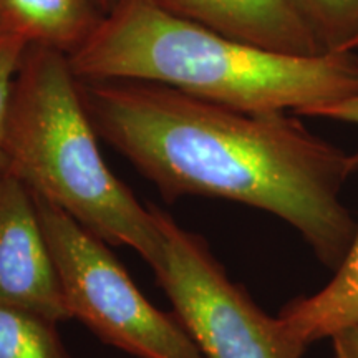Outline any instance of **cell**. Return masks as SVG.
I'll use <instances>...</instances> for the list:
<instances>
[{
  "instance_id": "11",
  "label": "cell",
  "mask_w": 358,
  "mask_h": 358,
  "mask_svg": "<svg viewBox=\"0 0 358 358\" xmlns=\"http://www.w3.org/2000/svg\"><path fill=\"white\" fill-rule=\"evenodd\" d=\"M322 48L350 52L358 37V0H285Z\"/></svg>"
},
{
  "instance_id": "6",
  "label": "cell",
  "mask_w": 358,
  "mask_h": 358,
  "mask_svg": "<svg viewBox=\"0 0 358 358\" xmlns=\"http://www.w3.org/2000/svg\"><path fill=\"white\" fill-rule=\"evenodd\" d=\"M0 306L25 308L58 324L71 319L32 192L2 168Z\"/></svg>"
},
{
  "instance_id": "15",
  "label": "cell",
  "mask_w": 358,
  "mask_h": 358,
  "mask_svg": "<svg viewBox=\"0 0 358 358\" xmlns=\"http://www.w3.org/2000/svg\"><path fill=\"white\" fill-rule=\"evenodd\" d=\"M96 2V6L100 7V10H101V13L103 15H110L111 12L115 10L116 7L120 6V3L122 2H124V0H95Z\"/></svg>"
},
{
  "instance_id": "16",
  "label": "cell",
  "mask_w": 358,
  "mask_h": 358,
  "mask_svg": "<svg viewBox=\"0 0 358 358\" xmlns=\"http://www.w3.org/2000/svg\"><path fill=\"white\" fill-rule=\"evenodd\" d=\"M357 48H358V37L355 38V42H353V43H352V48H350V52H355V50H357Z\"/></svg>"
},
{
  "instance_id": "9",
  "label": "cell",
  "mask_w": 358,
  "mask_h": 358,
  "mask_svg": "<svg viewBox=\"0 0 358 358\" xmlns=\"http://www.w3.org/2000/svg\"><path fill=\"white\" fill-rule=\"evenodd\" d=\"M279 317L306 347L358 324V226L350 249L329 284L315 294L290 301Z\"/></svg>"
},
{
  "instance_id": "12",
  "label": "cell",
  "mask_w": 358,
  "mask_h": 358,
  "mask_svg": "<svg viewBox=\"0 0 358 358\" xmlns=\"http://www.w3.org/2000/svg\"><path fill=\"white\" fill-rule=\"evenodd\" d=\"M27 47L29 45L20 38L0 34V163H2V145L13 78L22 64Z\"/></svg>"
},
{
  "instance_id": "13",
  "label": "cell",
  "mask_w": 358,
  "mask_h": 358,
  "mask_svg": "<svg viewBox=\"0 0 358 358\" xmlns=\"http://www.w3.org/2000/svg\"><path fill=\"white\" fill-rule=\"evenodd\" d=\"M307 116H312V118H329L337 120V122L358 124V90L352 96L345 98V100L332 103V105L320 106V108L310 111Z\"/></svg>"
},
{
  "instance_id": "1",
  "label": "cell",
  "mask_w": 358,
  "mask_h": 358,
  "mask_svg": "<svg viewBox=\"0 0 358 358\" xmlns=\"http://www.w3.org/2000/svg\"><path fill=\"white\" fill-rule=\"evenodd\" d=\"M96 134L169 201L204 196L261 209L292 226L335 271L358 222L342 203L358 153L287 113H245L146 82H82Z\"/></svg>"
},
{
  "instance_id": "14",
  "label": "cell",
  "mask_w": 358,
  "mask_h": 358,
  "mask_svg": "<svg viewBox=\"0 0 358 358\" xmlns=\"http://www.w3.org/2000/svg\"><path fill=\"white\" fill-rule=\"evenodd\" d=\"M332 358H358V324L332 335Z\"/></svg>"
},
{
  "instance_id": "4",
  "label": "cell",
  "mask_w": 358,
  "mask_h": 358,
  "mask_svg": "<svg viewBox=\"0 0 358 358\" xmlns=\"http://www.w3.org/2000/svg\"><path fill=\"white\" fill-rule=\"evenodd\" d=\"M34 199L71 319L131 357L204 358L173 310H159L136 287L108 243Z\"/></svg>"
},
{
  "instance_id": "5",
  "label": "cell",
  "mask_w": 358,
  "mask_h": 358,
  "mask_svg": "<svg viewBox=\"0 0 358 358\" xmlns=\"http://www.w3.org/2000/svg\"><path fill=\"white\" fill-rule=\"evenodd\" d=\"M161 256L151 267L204 358H303L307 348L231 280L203 237L158 208Z\"/></svg>"
},
{
  "instance_id": "2",
  "label": "cell",
  "mask_w": 358,
  "mask_h": 358,
  "mask_svg": "<svg viewBox=\"0 0 358 358\" xmlns=\"http://www.w3.org/2000/svg\"><path fill=\"white\" fill-rule=\"evenodd\" d=\"M82 82H146L245 111L307 116L358 90L353 52L287 55L176 19L151 0H124L70 55Z\"/></svg>"
},
{
  "instance_id": "8",
  "label": "cell",
  "mask_w": 358,
  "mask_h": 358,
  "mask_svg": "<svg viewBox=\"0 0 358 358\" xmlns=\"http://www.w3.org/2000/svg\"><path fill=\"white\" fill-rule=\"evenodd\" d=\"M105 19L95 0H0V34L73 55Z\"/></svg>"
},
{
  "instance_id": "10",
  "label": "cell",
  "mask_w": 358,
  "mask_h": 358,
  "mask_svg": "<svg viewBox=\"0 0 358 358\" xmlns=\"http://www.w3.org/2000/svg\"><path fill=\"white\" fill-rule=\"evenodd\" d=\"M0 358H73L58 322L25 308L0 306Z\"/></svg>"
},
{
  "instance_id": "3",
  "label": "cell",
  "mask_w": 358,
  "mask_h": 358,
  "mask_svg": "<svg viewBox=\"0 0 358 358\" xmlns=\"http://www.w3.org/2000/svg\"><path fill=\"white\" fill-rule=\"evenodd\" d=\"M98 134L65 53L27 47L8 100L0 168L110 245L153 267L161 256L158 206H145L103 159Z\"/></svg>"
},
{
  "instance_id": "7",
  "label": "cell",
  "mask_w": 358,
  "mask_h": 358,
  "mask_svg": "<svg viewBox=\"0 0 358 358\" xmlns=\"http://www.w3.org/2000/svg\"><path fill=\"white\" fill-rule=\"evenodd\" d=\"M176 19L239 42L287 53H327L285 0H151Z\"/></svg>"
}]
</instances>
